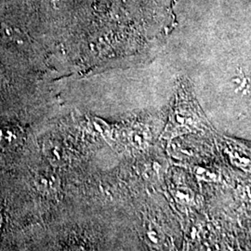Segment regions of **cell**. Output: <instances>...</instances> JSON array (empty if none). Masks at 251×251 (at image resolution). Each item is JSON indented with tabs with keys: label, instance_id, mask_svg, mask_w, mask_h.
<instances>
[{
	"label": "cell",
	"instance_id": "obj_2",
	"mask_svg": "<svg viewBox=\"0 0 251 251\" xmlns=\"http://www.w3.org/2000/svg\"><path fill=\"white\" fill-rule=\"evenodd\" d=\"M2 225H3V217H2L1 213H0V230L2 228Z\"/></svg>",
	"mask_w": 251,
	"mask_h": 251
},
{
	"label": "cell",
	"instance_id": "obj_1",
	"mask_svg": "<svg viewBox=\"0 0 251 251\" xmlns=\"http://www.w3.org/2000/svg\"><path fill=\"white\" fill-rule=\"evenodd\" d=\"M18 139V133L8 127H3L0 129V144L6 146L14 145Z\"/></svg>",
	"mask_w": 251,
	"mask_h": 251
}]
</instances>
